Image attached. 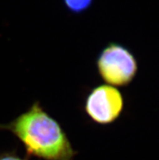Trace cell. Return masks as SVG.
<instances>
[{
    "mask_svg": "<svg viewBox=\"0 0 159 160\" xmlns=\"http://www.w3.org/2000/svg\"><path fill=\"white\" fill-rule=\"evenodd\" d=\"M0 130L12 132L24 146L28 157L43 160H74L77 151L59 122L34 102L27 111Z\"/></svg>",
    "mask_w": 159,
    "mask_h": 160,
    "instance_id": "cell-1",
    "label": "cell"
},
{
    "mask_svg": "<svg viewBox=\"0 0 159 160\" xmlns=\"http://www.w3.org/2000/svg\"><path fill=\"white\" fill-rule=\"evenodd\" d=\"M96 68L99 77L107 85L125 87L135 79L138 72V62L127 47L112 42L99 52Z\"/></svg>",
    "mask_w": 159,
    "mask_h": 160,
    "instance_id": "cell-2",
    "label": "cell"
},
{
    "mask_svg": "<svg viewBox=\"0 0 159 160\" xmlns=\"http://www.w3.org/2000/svg\"><path fill=\"white\" fill-rule=\"evenodd\" d=\"M124 104V98L119 89L103 84L95 86L87 94L84 111L95 124L109 125L120 117Z\"/></svg>",
    "mask_w": 159,
    "mask_h": 160,
    "instance_id": "cell-3",
    "label": "cell"
},
{
    "mask_svg": "<svg viewBox=\"0 0 159 160\" xmlns=\"http://www.w3.org/2000/svg\"><path fill=\"white\" fill-rule=\"evenodd\" d=\"M94 0H62L65 8L75 15L82 14L93 6Z\"/></svg>",
    "mask_w": 159,
    "mask_h": 160,
    "instance_id": "cell-4",
    "label": "cell"
},
{
    "mask_svg": "<svg viewBox=\"0 0 159 160\" xmlns=\"http://www.w3.org/2000/svg\"><path fill=\"white\" fill-rule=\"evenodd\" d=\"M0 160H28V158L20 156L16 152V150H12V151H5L0 154Z\"/></svg>",
    "mask_w": 159,
    "mask_h": 160,
    "instance_id": "cell-5",
    "label": "cell"
}]
</instances>
